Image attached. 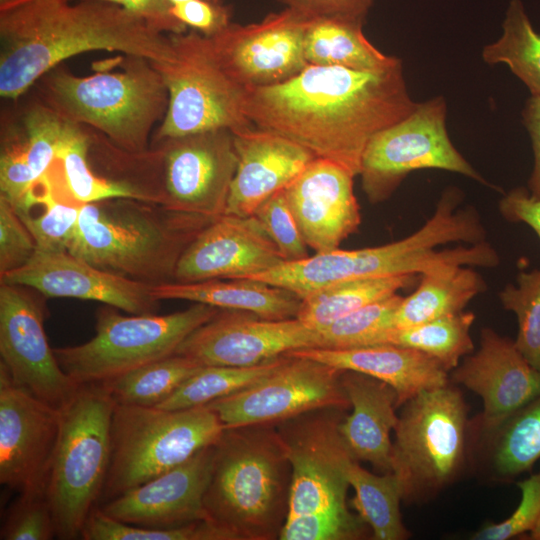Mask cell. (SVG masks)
Wrapping results in <instances>:
<instances>
[{
	"label": "cell",
	"mask_w": 540,
	"mask_h": 540,
	"mask_svg": "<svg viewBox=\"0 0 540 540\" xmlns=\"http://www.w3.org/2000/svg\"><path fill=\"white\" fill-rule=\"evenodd\" d=\"M417 104L402 63L381 71L308 65L284 82L246 88L243 95L244 114L255 127L286 137L354 176L371 138Z\"/></svg>",
	"instance_id": "cell-1"
},
{
	"label": "cell",
	"mask_w": 540,
	"mask_h": 540,
	"mask_svg": "<svg viewBox=\"0 0 540 540\" xmlns=\"http://www.w3.org/2000/svg\"><path fill=\"white\" fill-rule=\"evenodd\" d=\"M107 50L170 61L169 34L123 7L99 0H29L0 10V95L17 99L62 61Z\"/></svg>",
	"instance_id": "cell-2"
},
{
	"label": "cell",
	"mask_w": 540,
	"mask_h": 540,
	"mask_svg": "<svg viewBox=\"0 0 540 540\" xmlns=\"http://www.w3.org/2000/svg\"><path fill=\"white\" fill-rule=\"evenodd\" d=\"M462 192L449 187L433 215L411 235L381 246L335 249L298 261H285L252 278L287 289L300 298L345 281L424 274L448 264L484 267L486 230L472 206L458 208Z\"/></svg>",
	"instance_id": "cell-3"
},
{
	"label": "cell",
	"mask_w": 540,
	"mask_h": 540,
	"mask_svg": "<svg viewBox=\"0 0 540 540\" xmlns=\"http://www.w3.org/2000/svg\"><path fill=\"white\" fill-rule=\"evenodd\" d=\"M291 480V464L275 425L225 427L214 443L203 497L205 521L228 540L279 539Z\"/></svg>",
	"instance_id": "cell-4"
},
{
	"label": "cell",
	"mask_w": 540,
	"mask_h": 540,
	"mask_svg": "<svg viewBox=\"0 0 540 540\" xmlns=\"http://www.w3.org/2000/svg\"><path fill=\"white\" fill-rule=\"evenodd\" d=\"M347 410L324 407L276 424L292 480L279 540H360L370 528L347 503V468L355 460L340 433Z\"/></svg>",
	"instance_id": "cell-5"
},
{
	"label": "cell",
	"mask_w": 540,
	"mask_h": 540,
	"mask_svg": "<svg viewBox=\"0 0 540 540\" xmlns=\"http://www.w3.org/2000/svg\"><path fill=\"white\" fill-rule=\"evenodd\" d=\"M214 219L128 198L82 204L68 252L133 280L169 283L186 248Z\"/></svg>",
	"instance_id": "cell-6"
},
{
	"label": "cell",
	"mask_w": 540,
	"mask_h": 540,
	"mask_svg": "<svg viewBox=\"0 0 540 540\" xmlns=\"http://www.w3.org/2000/svg\"><path fill=\"white\" fill-rule=\"evenodd\" d=\"M38 82L41 103L65 121L102 132L129 155L148 151L150 134L168 108L164 79L143 57L126 55L121 71L89 76L60 64Z\"/></svg>",
	"instance_id": "cell-7"
},
{
	"label": "cell",
	"mask_w": 540,
	"mask_h": 540,
	"mask_svg": "<svg viewBox=\"0 0 540 540\" xmlns=\"http://www.w3.org/2000/svg\"><path fill=\"white\" fill-rule=\"evenodd\" d=\"M115 405L103 384H87L80 385L61 409L45 484L58 539H81L88 517L99 505L111 459Z\"/></svg>",
	"instance_id": "cell-8"
},
{
	"label": "cell",
	"mask_w": 540,
	"mask_h": 540,
	"mask_svg": "<svg viewBox=\"0 0 540 540\" xmlns=\"http://www.w3.org/2000/svg\"><path fill=\"white\" fill-rule=\"evenodd\" d=\"M401 407L392 472L404 503L425 504L470 472L469 409L451 381L418 393Z\"/></svg>",
	"instance_id": "cell-9"
},
{
	"label": "cell",
	"mask_w": 540,
	"mask_h": 540,
	"mask_svg": "<svg viewBox=\"0 0 540 540\" xmlns=\"http://www.w3.org/2000/svg\"><path fill=\"white\" fill-rule=\"evenodd\" d=\"M225 426L208 406L166 410L116 404L104 504L214 444Z\"/></svg>",
	"instance_id": "cell-10"
},
{
	"label": "cell",
	"mask_w": 540,
	"mask_h": 540,
	"mask_svg": "<svg viewBox=\"0 0 540 540\" xmlns=\"http://www.w3.org/2000/svg\"><path fill=\"white\" fill-rule=\"evenodd\" d=\"M106 305L87 342L55 348L60 367L78 385L103 384L176 353L179 345L220 309L194 303L170 314L123 315Z\"/></svg>",
	"instance_id": "cell-11"
},
{
	"label": "cell",
	"mask_w": 540,
	"mask_h": 540,
	"mask_svg": "<svg viewBox=\"0 0 540 540\" xmlns=\"http://www.w3.org/2000/svg\"><path fill=\"white\" fill-rule=\"evenodd\" d=\"M169 36L173 58L152 61L169 95L154 141L216 129L237 133L253 126L243 111L244 88L222 68L210 38L195 30Z\"/></svg>",
	"instance_id": "cell-12"
},
{
	"label": "cell",
	"mask_w": 540,
	"mask_h": 540,
	"mask_svg": "<svg viewBox=\"0 0 540 540\" xmlns=\"http://www.w3.org/2000/svg\"><path fill=\"white\" fill-rule=\"evenodd\" d=\"M446 114V101L438 96L418 103L408 116L371 138L359 174L371 203L387 200L408 174L419 169L459 173L489 185L452 144Z\"/></svg>",
	"instance_id": "cell-13"
},
{
	"label": "cell",
	"mask_w": 540,
	"mask_h": 540,
	"mask_svg": "<svg viewBox=\"0 0 540 540\" xmlns=\"http://www.w3.org/2000/svg\"><path fill=\"white\" fill-rule=\"evenodd\" d=\"M154 143L161 205L213 219L225 214L238 164L233 132L208 130Z\"/></svg>",
	"instance_id": "cell-14"
},
{
	"label": "cell",
	"mask_w": 540,
	"mask_h": 540,
	"mask_svg": "<svg viewBox=\"0 0 540 540\" xmlns=\"http://www.w3.org/2000/svg\"><path fill=\"white\" fill-rule=\"evenodd\" d=\"M344 370L294 355L250 386L207 404L225 427L272 424L324 407L348 410Z\"/></svg>",
	"instance_id": "cell-15"
},
{
	"label": "cell",
	"mask_w": 540,
	"mask_h": 540,
	"mask_svg": "<svg viewBox=\"0 0 540 540\" xmlns=\"http://www.w3.org/2000/svg\"><path fill=\"white\" fill-rule=\"evenodd\" d=\"M312 19L285 7L257 23H230L209 38L218 62L240 86H271L294 77L309 65L304 42Z\"/></svg>",
	"instance_id": "cell-16"
},
{
	"label": "cell",
	"mask_w": 540,
	"mask_h": 540,
	"mask_svg": "<svg viewBox=\"0 0 540 540\" xmlns=\"http://www.w3.org/2000/svg\"><path fill=\"white\" fill-rule=\"evenodd\" d=\"M28 289L0 283V363L17 385L61 410L80 385L60 367L47 341L44 305Z\"/></svg>",
	"instance_id": "cell-17"
},
{
	"label": "cell",
	"mask_w": 540,
	"mask_h": 540,
	"mask_svg": "<svg viewBox=\"0 0 540 540\" xmlns=\"http://www.w3.org/2000/svg\"><path fill=\"white\" fill-rule=\"evenodd\" d=\"M320 332L297 318L269 320L251 312L220 309L194 330L175 354L203 366H254L304 348H321Z\"/></svg>",
	"instance_id": "cell-18"
},
{
	"label": "cell",
	"mask_w": 540,
	"mask_h": 540,
	"mask_svg": "<svg viewBox=\"0 0 540 540\" xmlns=\"http://www.w3.org/2000/svg\"><path fill=\"white\" fill-rule=\"evenodd\" d=\"M61 410L17 385L0 363V482L22 493L45 492Z\"/></svg>",
	"instance_id": "cell-19"
},
{
	"label": "cell",
	"mask_w": 540,
	"mask_h": 540,
	"mask_svg": "<svg viewBox=\"0 0 540 540\" xmlns=\"http://www.w3.org/2000/svg\"><path fill=\"white\" fill-rule=\"evenodd\" d=\"M0 283L28 287L45 297L101 302L130 314L158 308L151 285L100 269L68 251L37 250L30 260L0 276Z\"/></svg>",
	"instance_id": "cell-20"
},
{
	"label": "cell",
	"mask_w": 540,
	"mask_h": 540,
	"mask_svg": "<svg viewBox=\"0 0 540 540\" xmlns=\"http://www.w3.org/2000/svg\"><path fill=\"white\" fill-rule=\"evenodd\" d=\"M285 262L254 216L223 214L194 238L178 261L174 281L246 278Z\"/></svg>",
	"instance_id": "cell-21"
},
{
	"label": "cell",
	"mask_w": 540,
	"mask_h": 540,
	"mask_svg": "<svg viewBox=\"0 0 540 540\" xmlns=\"http://www.w3.org/2000/svg\"><path fill=\"white\" fill-rule=\"evenodd\" d=\"M354 177L342 166L316 157L284 188L303 239L315 253L338 249L358 230L361 213Z\"/></svg>",
	"instance_id": "cell-22"
},
{
	"label": "cell",
	"mask_w": 540,
	"mask_h": 540,
	"mask_svg": "<svg viewBox=\"0 0 540 540\" xmlns=\"http://www.w3.org/2000/svg\"><path fill=\"white\" fill-rule=\"evenodd\" d=\"M213 457L214 444L98 508L113 519L147 528H172L205 520L203 497Z\"/></svg>",
	"instance_id": "cell-23"
},
{
	"label": "cell",
	"mask_w": 540,
	"mask_h": 540,
	"mask_svg": "<svg viewBox=\"0 0 540 540\" xmlns=\"http://www.w3.org/2000/svg\"><path fill=\"white\" fill-rule=\"evenodd\" d=\"M449 377L481 397L483 411L476 416L484 422L504 418L540 391V371L514 340L489 327L481 330L479 349L465 356Z\"/></svg>",
	"instance_id": "cell-24"
},
{
	"label": "cell",
	"mask_w": 540,
	"mask_h": 540,
	"mask_svg": "<svg viewBox=\"0 0 540 540\" xmlns=\"http://www.w3.org/2000/svg\"><path fill=\"white\" fill-rule=\"evenodd\" d=\"M233 134L238 164L227 214L253 215L262 202L286 188L316 158L288 138L254 125Z\"/></svg>",
	"instance_id": "cell-25"
},
{
	"label": "cell",
	"mask_w": 540,
	"mask_h": 540,
	"mask_svg": "<svg viewBox=\"0 0 540 540\" xmlns=\"http://www.w3.org/2000/svg\"><path fill=\"white\" fill-rule=\"evenodd\" d=\"M540 459V391L494 422L477 416L470 423V472L496 483H510Z\"/></svg>",
	"instance_id": "cell-26"
},
{
	"label": "cell",
	"mask_w": 540,
	"mask_h": 540,
	"mask_svg": "<svg viewBox=\"0 0 540 540\" xmlns=\"http://www.w3.org/2000/svg\"><path fill=\"white\" fill-rule=\"evenodd\" d=\"M284 355L310 358L381 380L396 391L398 408L418 393L450 382L449 373L434 358L394 344L351 349L304 348Z\"/></svg>",
	"instance_id": "cell-27"
},
{
	"label": "cell",
	"mask_w": 540,
	"mask_h": 540,
	"mask_svg": "<svg viewBox=\"0 0 540 540\" xmlns=\"http://www.w3.org/2000/svg\"><path fill=\"white\" fill-rule=\"evenodd\" d=\"M341 382L352 409L340 423L349 452L379 472H392L390 435L398 421L396 391L381 380L350 370L343 371Z\"/></svg>",
	"instance_id": "cell-28"
},
{
	"label": "cell",
	"mask_w": 540,
	"mask_h": 540,
	"mask_svg": "<svg viewBox=\"0 0 540 540\" xmlns=\"http://www.w3.org/2000/svg\"><path fill=\"white\" fill-rule=\"evenodd\" d=\"M157 300H186L218 309L251 312L269 320L296 318L301 298L293 292L252 278L211 279L151 285Z\"/></svg>",
	"instance_id": "cell-29"
},
{
	"label": "cell",
	"mask_w": 540,
	"mask_h": 540,
	"mask_svg": "<svg viewBox=\"0 0 540 540\" xmlns=\"http://www.w3.org/2000/svg\"><path fill=\"white\" fill-rule=\"evenodd\" d=\"M415 291L403 297L394 328H405L461 312L487 289L483 277L465 265L448 264L421 275Z\"/></svg>",
	"instance_id": "cell-30"
},
{
	"label": "cell",
	"mask_w": 540,
	"mask_h": 540,
	"mask_svg": "<svg viewBox=\"0 0 540 540\" xmlns=\"http://www.w3.org/2000/svg\"><path fill=\"white\" fill-rule=\"evenodd\" d=\"M363 24L331 18H313L307 28L304 53L309 65L339 66L381 71L401 60L378 50L364 35Z\"/></svg>",
	"instance_id": "cell-31"
},
{
	"label": "cell",
	"mask_w": 540,
	"mask_h": 540,
	"mask_svg": "<svg viewBox=\"0 0 540 540\" xmlns=\"http://www.w3.org/2000/svg\"><path fill=\"white\" fill-rule=\"evenodd\" d=\"M89 140L81 125L66 121L56 161L61 163L64 186L74 202L89 204L128 198L159 203L158 196L144 186L95 174L88 162Z\"/></svg>",
	"instance_id": "cell-32"
},
{
	"label": "cell",
	"mask_w": 540,
	"mask_h": 540,
	"mask_svg": "<svg viewBox=\"0 0 540 540\" xmlns=\"http://www.w3.org/2000/svg\"><path fill=\"white\" fill-rule=\"evenodd\" d=\"M357 460L347 468L349 485L354 489L350 505L371 530L373 540H405L410 537L402 521V486L394 472L377 475Z\"/></svg>",
	"instance_id": "cell-33"
},
{
	"label": "cell",
	"mask_w": 540,
	"mask_h": 540,
	"mask_svg": "<svg viewBox=\"0 0 540 540\" xmlns=\"http://www.w3.org/2000/svg\"><path fill=\"white\" fill-rule=\"evenodd\" d=\"M414 276L365 278L328 286L301 298L296 318L320 330L368 304L398 293L414 282Z\"/></svg>",
	"instance_id": "cell-34"
},
{
	"label": "cell",
	"mask_w": 540,
	"mask_h": 540,
	"mask_svg": "<svg viewBox=\"0 0 540 540\" xmlns=\"http://www.w3.org/2000/svg\"><path fill=\"white\" fill-rule=\"evenodd\" d=\"M475 314L461 311L418 325L392 328L385 344H394L423 352L434 358L448 373L460 359L474 351L471 328Z\"/></svg>",
	"instance_id": "cell-35"
},
{
	"label": "cell",
	"mask_w": 540,
	"mask_h": 540,
	"mask_svg": "<svg viewBox=\"0 0 540 540\" xmlns=\"http://www.w3.org/2000/svg\"><path fill=\"white\" fill-rule=\"evenodd\" d=\"M487 64H506L530 90L540 96V33L533 27L521 0H511L498 40L482 51Z\"/></svg>",
	"instance_id": "cell-36"
},
{
	"label": "cell",
	"mask_w": 540,
	"mask_h": 540,
	"mask_svg": "<svg viewBox=\"0 0 540 540\" xmlns=\"http://www.w3.org/2000/svg\"><path fill=\"white\" fill-rule=\"evenodd\" d=\"M203 365L174 354L103 383L116 404L157 407Z\"/></svg>",
	"instance_id": "cell-37"
},
{
	"label": "cell",
	"mask_w": 540,
	"mask_h": 540,
	"mask_svg": "<svg viewBox=\"0 0 540 540\" xmlns=\"http://www.w3.org/2000/svg\"><path fill=\"white\" fill-rule=\"evenodd\" d=\"M285 355L264 363L246 366H203L157 408L181 410L205 406L257 382L276 369Z\"/></svg>",
	"instance_id": "cell-38"
},
{
	"label": "cell",
	"mask_w": 540,
	"mask_h": 540,
	"mask_svg": "<svg viewBox=\"0 0 540 540\" xmlns=\"http://www.w3.org/2000/svg\"><path fill=\"white\" fill-rule=\"evenodd\" d=\"M403 297L398 293L368 304L318 330L322 347L351 349L385 344L394 328V314Z\"/></svg>",
	"instance_id": "cell-39"
},
{
	"label": "cell",
	"mask_w": 540,
	"mask_h": 540,
	"mask_svg": "<svg viewBox=\"0 0 540 540\" xmlns=\"http://www.w3.org/2000/svg\"><path fill=\"white\" fill-rule=\"evenodd\" d=\"M35 205L44 209L34 215L31 212L17 213L32 235L36 249L48 252L68 251L75 235L82 204L68 203L56 197L50 176L40 183Z\"/></svg>",
	"instance_id": "cell-40"
},
{
	"label": "cell",
	"mask_w": 540,
	"mask_h": 540,
	"mask_svg": "<svg viewBox=\"0 0 540 540\" xmlns=\"http://www.w3.org/2000/svg\"><path fill=\"white\" fill-rule=\"evenodd\" d=\"M498 297L503 308L516 316V347L540 371V267L519 272L516 284L506 285Z\"/></svg>",
	"instance_id": "cell-41"
},
{
	"label": "cell",
	"mask_w": 540,
	"mask_h": 540,
	"mask_svg": "<svg viewBox=\"0 0 540 540\" xmlns=\"http://www.w3.org/2000/svg\"><path fill=\"white\" fill-rule=\"evenodd\" d=\"M84 540H227L226 535L205 520L172 528H147L123 523L96 507L81 533Z\"/></svg>",
	"instance_id": "cell-42"
},
{
	"label": "cell",
	"mask_w": 540,
	"mask_h": 540,
	"mask_svg": "<svg viewBox=\"0 0 540 540\" xmlns=\"http://www.w3.org/2000/svg\"><path fill=\"white\" fill-rule=\"evenodd\" d=\"M66 121L40 101L24 117V151L38 184L49 175Z\"/></svg>",
	"instance_id": "cell-43"
},
{
	"label": "cell",
	"mask_w": 540,
	"mask_h": 540,
	"mask_svg": "<svg viewBox=\"0 0 540 540\" xmlns=\"http://www.w3.org/2000/svg\"><path fill=\"white\" fill-rule=\"evenodd\" d=\"M56 537L45 492L19 494L1 525V540H50Z\"/></svg>",
	"instance_id": "cell-44"
},
{
	"label": "cell",
	"mask_w": 540,
	"mask_h": 540,
	"mask_svg": "<svg viewBox=\"0 0 540 540\" xmlns=\"http://www.w3.org/2000/svg\"><path fill=\"white\" fill-rule=\"evenodd\" d=\"M278 247L285 261L309 256L308 246L289 207L284 189L262 202L253 214Z\"/></svg>",
	"instance_id": "cell-45"
},
{
	"label": "cell",
	"mask_w": 540,
	"mask_h": 540,
	"mask_svg": "<svg viewBox=\"0 0 540 540\" xmlns=\"http://www.w3.org/2000/svg\"><path fill=\"white\" fill-rule=\"evenodd\" d=\"M521 500L510 515L499 523H486L472 536L474 540H507L525 536L540 518V470L517 481Z\"/></svg>",
	"instance_id": "cell-46"
},
{
	"label": "cell",
	"mask_w": 540,
	"mask_h": 540,
	"mask_svg": "<svg viewBox=\"0 0 540 540\" xmlns=\"http://www.w3.org/2000/svg\"><path fill=\"white\" fill-rule=\"evenodd\" d=\"M37 186L24 144L4 147L0 157V197L6 199L17 213L26 212L35 204Z\"/></svg>",
	"instance_id": "cell-47"
},
{
	"label": "cell",
	"mask_w": 540,
	"mask_h": 540,
	"mask_svg": "<svg viewBox=\"0 0 540 540\" xmlns=\"http://www.w3.org/2000/svg\"><path fill=\"white\" fill-rule=\"evenodd\" d=\"M35 251L29 230L12 205L0 197V276L22 267Z\"/></svg>",
	"instance_id": "cell-48"
},
{
	"label": "cell",
	"mask_w": 540,
	"mask_h": 540,
	"mask_svg": "<svg viewBox=\"0 0 540 540\" xmlns=\"http://www.w3.org/2000/svg\"><path fill=\"white\" fill-rule=\"evenodd\" d=\"M171 14L186 27L212 37L231 23L232 10L221 1L191 0L171 6Z\"/></svg>",
	"instance_id": "cell-49"
},
{
	"label": "cell",
	"mask_w": 540,
	"mask_h": 540,
	"mask_svg": "<svg viewBox=\"0 0 540 540\" xmlns=\"http://www.w3.org/2000/svg\"><path fill=\"white\" fill-rule=\"evenodd\" d=\"M309 18H331L364 24L374 0H278Z\"/></svg>",
	"instance_id": "cell-50"
},
{
	"label": "cell",
	"mask_w": 540,
	"mask_h": 540,
	"mask_svg": "<svg viewBox=\"0 0 540 540\" xmlns=\"http://www.w3.org/2000/svg\"><path fill=\"white\" fill-rule=\"evenodd\" d=\"M119 5L144 19L151 27L165 34H180L187 27L170 12L171 5L166 0H99Z\"/></svg>",
	"instance_id": "cell-51"
},
{
	"label": "cell",
	"mask_w": 540,
	"mask_h": 540,
	"mask_svg": "<svg viewBox=\"0 0 540 540\" xmlns=\"http://www.w3.org/2000/svg\"><path fill=\"white\" fill-rule=\"evenodd\" d=\"M499 211L509 222L528 225L540 240V198L532 197L527 188L517 187L505 194Z\"/></svg>",
	"instance_id": "cell-52"
},
{
	"label": "cell",
	"mask_w": 540,
	"mask_h": 540,
	"mask_svg": "<svg viewBox=\"0 0 540 540\" xmlns=\"http://www.w3.org/2000/svg\"><path fill=\"white\" fill-rule=\"evenodd\" d=\"M523 123L530 135L534 164L527 189L534 198H540V96L531 95L522 111Z\"/></svg>",
	"instance_id": "cell-53"
},
{
	"label": "cell",
	"mask_w": 540,
	"mask_h": 540,
	"mask_svg": "<svg viewBox=\"0 0 540 540\" xmlns=\"http://www.w3.org/2000/svg\"><path fill=\"white\" fill-rule=\"evenodd\" d=\"M528 540H540V518L529 533L523 537Z\"/></svg>",
	"instance_id": "cell-54"
},
{
	"label": "cell",
	"mask_w": 540,
	"mask_h": 540,
	"mask_svg": "<svg viewBox=\"0 0 540 540\" xmlns=\"http://www.w3.org/2000/svg\"><path fill=\"white\" fill-rule=\"evenodd\" d=\"M29 0H0V10L8 9Z\"/></svg>",
	"instance_id": "cell-55"
},
{
	"label": "cell",
	"mask_w": 540,
	"mask_h": 540,
	"mask_svg": "<svg viewBox=\"0 0 540 540\" xmlns=\"http://www.w3.org/2000/svg\"><path fill=\"white\" fill-rule=\"evenodd\" d=\"M171 6L172 5H175V4H179V3H183V2H187V1H191V0H166ZM210 1H221V0H210Z\"/></svg>",
	"instance_id": "cell-56"
},
{
	"label": "cell",
	"mask_w": 540,
	"mask_h": 540,
	"mask_svg": "<svg viewBox=\"0 0 540 540\" xmlns=\"http://www.w3.org/2000/svg\"><path fill=\"white\" fill-rule=\"evenodd\" d=\"M64 1H68V2H71V0H64Z\"/></svg>",
	"instance_id": "cell-57"
}]
</instances>
